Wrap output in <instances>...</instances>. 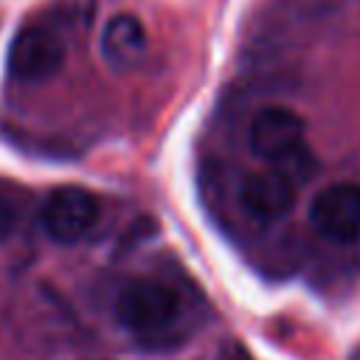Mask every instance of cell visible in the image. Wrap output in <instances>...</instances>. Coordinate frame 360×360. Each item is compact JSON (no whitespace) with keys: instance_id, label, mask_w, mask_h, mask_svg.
Instances as JSON below:
<instances>
[{"instance_id":"cell-1","label":"cell","mask_w":360,"mask_h":360,"mask_svg":"<svg viewBox=\"0 0 360 360\" xmlns=\"http://www.w3.org/2000/svg\"><path fill=\"white\" fill-rule=\"evenodd\" d=\"M250 149L256 158L290 174L301 158H307L304 146V121L298 112L287 107H264L250 121ZM292 177V174H290Z\"/></svg>"},{"instance_id":"cell-2","label":"cell","mask_w":360,"mask_h":360,"mask_svg":"<svg viewBox=\"0 0 360 360\" xmlns=\"http://www.w3.org/2000/svg\"><path fill=\"white\" fill-rule=\"evenodd\" d=\"M118 321L141 335L160 332L180 315V301L172 287L158 278H132L121 287L115 298Z\"/></svg>"},{"instance_id":"cell-3","label":"cell","mask_w":360,"mask_h":360,"mask_svg":"<svg viewBox=\"0 0 360 360\" xmlns=\"http://www.w3.org/2000/svg\"><path fill=\"white\" fill-rule=\"evenodd\" d=\"M98 219V200L79 186H59L53 188L39 211V225L48 239L59 245L82 242Z\"/></svg>"},{"instance_id":"cell-4","label":"cell","mask_w":360,"mask_h":360,"mask_svg":"<svg viewBox=\"0 0 360 360\" xmlns=\"http://www.w3.org/2000/svg\"><path fill=\"white\" fill-rule=\"evenodd\" d=\"M65 62L62 39L45 25H25L8 45V76L22 84H39L51 79Z\"/></svg>"},{"instance_id":"cell-5","label":"cell","mask_w":360,"mask_h":360,"mask_svg":"<svg viewBox=\"0 0 360 360\" xmlns=\"http://www.w3.org/2000/svg\"><path fill=\"white\" fill-rule=\"evenodd\" d=\"M309 225L329 242L360 239V183H332L309 202Z\"/></svg>"},{"instance_id":"cell-6","label":"cell","mask_w":360,"mask_h":360,"mask_svg":"<svg viewBox=\"0 0 360 360\" xmlns=\"http://www.w3.org/2000/svg\"><path fill=\"white\" fill-rule=\"evenodd\" d=\"M239 200L245 211L262 222L281 219L295 205V180L276 166L267 172H256L242 183Z\"/></svg>"},{"instance_id":"cell-7","label":"cell","mask_w":360,"mask_h":360,"mask_svg":"<svg viewBox=\"0 0 360 360\" xmlns=\"http://www.w3.org/2000/svg\"><path fill=\"white\" fill-rule=\"evenodd\" d=\"M101 56L104 62L124 73L141 65V59L146 56V31L141 25V20L135 14H115L104 31H101Z\"/></svg>"},{"instance_id":"cell-8","label":"cell","mask_w":360,"mask_h":360,"mask_svg":"<svg viewBox=\"0 0 360 360\" xmlns=\"http://www.w3.org/2000/svg\"><path fill=\"white\" fill-rule=\"evenodd\" d=\"M17 219H20V205H17V200L0 186V239H6V236L17 228Z\"/></svg>"}]
</instances>
